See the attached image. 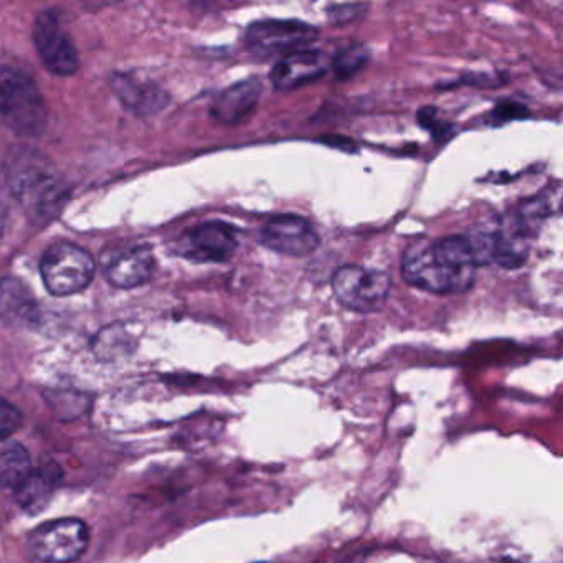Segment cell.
I'll return each instance as SVG.
<instances>
[{
    "label": "cell",
    "instance_id": "1",
    "mask_svg": "<svg viewBox=\"0 0 563 563\" xmlns=\"http://www.w3.org/2000/svg\"><path fill=\"white\" fill-rule=\"evenodd\" d=\"M408 285L433 295H461L476 283L477 265L466 236L420 239L408 246L401 260Z\"/></svg>",
    "mask_w": 563,
    "mask_h": 563
},
{
    "label": "cell",
    "instance_id": "2",
    "mask_svg": "<svg viewBox=\"0 0 563 563\" xmlns=\"http://www.w3.org/2000/svg\"><path fill=\"white\" fill-rule=\"evenodd\" d=\"M12 196L32 222L47 223L60 213L68 199L67 186L55 167L34 151H18L8 164Z\"/></svg>",
    "mask_w": 563,
    "mask_h": 563
},
{
    "label": "cell",
    "instance_id": "3",
    "mask_svg": "<svg viewBox=\"0 0 563 563\" xmlns=\"http://www.w3.org/2000/svg\"><path fill=\"white\" fill-rule=\"evenodd\" d=\"M0 121L21 136H41L47 126V107L29 75L0 65Z\"/></svg>",
    "mask_w": 563,
    "mask_h": 563
},
{
    "label": "cell",
    "instance_id": "4",
    "mask_svg": "<svg viewBox=\"0 0 563 563\" xmlns=\"http://www.w3.org/2000/svg\"><path fill=\"white\" fill-rule=\"evenodd\" d=\"M476 265H496L517 269L526 265L533 236L517 222L512 213L500 217L494 225H484L466 235Z\"/></svg>",
    "mask_w": 563,
    "mask_h": 563
},
{
    "label": "cell",
    "instance_id": "5",
    "mask_svg": "<svg viewBox=\"0 0 563 563\" xmlns=\"http://www.w3.org/2000/svg\"><path fill=\"white\" fill-rule=\"evenodd\" d=\"M90 543V530L80 519L48 520L32 530L27 552L35 563H74Z\"/></svg>",
    "mask_w": 563,
    "mask_h": 563
},
{
    "label": "cell",
    "instance_id": "6",
    "mask_svg": "<svg viewBox=\"0 0 563 563\" xmlns=\"http://www.w3.org/2000/svg\"><path fill=\"white\" fill-rule=\"evenodd\" d=\"M41 273L52 295H77L93 282L95 262L87 250L74 243H55L42 258Z\"/></svg>",
    "mask_w": 563,
    "mask_h": 563
},
{
    "label": "cell",
    "instance_id": "7",
    "mask_svg": "<svg viewBox=\"0 0 563 563\" xmlns=\"http://www.w3.org/2000/svg\"><path fill=\"white\" fill-rule=\"evenodd\" d=\"M391 279L385 272L344 265L332 276L335 299L349 311L377 312L390 296Z\"/></svg>",
    "mask_w": 563,
    "mask_h": 563
},
{
    "label": "cell",
    "instance_id": "8",
    "mask_svg": "<svg viewBox=\"0 0 563 563\" xmlns=\"http://www.w3.org/2000/svg\"><path fill=\"white\" fill-rule=\"evenodd\" d=\"M319 32L312 25L299 21H279L266 19L256 21L246 29L245 45L255 57H278L305 51L318 38Z\"/></svg>",
    "mask_w": 563,
    "mask_h": 563
},
{
    "label": "cell",
    "instance_id": "9",
    "mask_svg": "<svg viewBox=\"0 0 563 563\" xmlns=\"http://www.w3.org/2000/svg\"><path fill=\"white\" fill-rule=\"evenodd\" d=\"M34 42L45 67L58 77H70L80 67L77 48L70 35L62 25L60 15L55 11H45L38 15L34 25Z\"/></svg>",
    "mask_w": 563,
    "mask_h": 563
},
{
    "label": "cell",
    "instance_id": "10",
    "mask_svg": "<svg viewBox=\"0 0 563 563\" xmlns=\"http://www.w3.org/2000/svg\"><path fill=\"white\" fill-rule=\"evenodd\" d=\"M260 243L265 249L291 258L312 255L321 245L318 232L309 220L295 213L276 216L260 232Z\"/></svg>",
    "mask_w": 563,
    "mask_h": 563
},
{
    "label": "cell",
    "instance_id": "11",
    "mask_svg": "<svg viewBox=\"0 0 563 563\" xmlns=\"http://www.w3.org/2000/svg\"><path fill=\"white\" fill-rule=\"evenodd\" d=\"M239 249L235 229L229 223L209 222L184 236L180 253L200 263L229 262Z\"/></svg>",
    "mask_w": 563,
    "mask_h": 563
},
{
    "label": "cell",
    "instance_id": "12",
    "mask_svg": "<svg viewBox=\"0 0 563 563\" xmlns=\"http://www.w3.org/2000/svg\"><path fill=\"white\" fill-rule=\"evenodd\" d=\"M156 262L147 246H124L103 255L104 276L114 288L131 289L150 282Z\"/></svg>",
    "mask_w": 563,
    "mask_h": 563
},
{
    "label": "cell",
    "instance_id": "13",
    "mask_svg": "<svg viewBox=\"0 0 563 563\" xmlns=\"http://www.w3.org/2000/svg\"><path fill=\"white\" fill-rule=\"evenodd\" d=\"M331 67V58L321 51H298L276 62L269 80L278 91H292L319 80Z\"/></svg>",
    "mask_w": 563,
    "mask_h": 563
},
{
    "label": "cell",
    "instance_id": "14",
    "mask_svg": "<svg viewBox=\"0 0 563 563\" xmlns=\"http://www.w3.org/2000/svg\"><path fill=\"white\" fill-rule=\"evenodd\" d=\"M0 319L14 329L37 328L41 322L37 299L21 279H0Z\"/></svg>",
    "mask_w": 563,
    "mask_h": 563
},
{
    "label": "cell",
    "instance_id": "15",
    "mask_svg": "<svg viewBox=\"0 0 563 563\" xmlns=\"http://www.w3.org/2000/svg\"><path fill=\"white\" fill-rule=\"evenodd\" d=\"M262 81L258 78H249V80L239 81L232 87L217 95L213 100L210 113L220 123L239 124L249 120L256 108H258L260 98H262Z\"/></svg>",
    "mask_w": 563,
    "mask_h": 563
},
{
    "label": "cell",
    "instance_id": "16",
    "mask_svg": "<svg viewBox=\"0 0 563 563\" xmlns=\"http://www.w3.org/2000/svg\"><path fill=\"white\" fill-rule=\"evenodd\" d=\"M113 90L121 103L140 117L157 113L169 101V97L157 85L137 80L133 75H117L113 78Z\"/></svg>",
    "mask_w": 563,
    "mask_h": 563
},
{
    "label": "cell",
    "instance_id": "17",
    "mask_svg": "<svg viewBox=\"0 0 563 563\" xmlns=\"http://www.w3.org/2000/svg\"><path fill=\"white\" fill-rule=\"evenodd\" d=\"M60 481V466L54 461H45L15 489L22 509L29 514L42 512L51 503Z\"/></svg>",
    "mask_w": 563,
    "mask_h": 563
},
{
    "label": "cell",
    "instance_id": "18",
    "mask_svg": "<svg viewBox=\"0 0 563 563\" xmlns=\"http://www.w3.org/2000/svg\"><path fill=\"white\" fill-rule=\"evenodd\" d=\"M32 461L29 451L18 441H0V486L18 489L31 476Z\"/></svg>",
    "mask_w": 563,
    "mask_h": 563
},
{
    "label": "cell",
    "instance_id": "19",
    "mask_svg": "<svg viewBox=\"0 0 563 563\" xmlns=\"http://www.w3.org/2000/svg\"><path fill=\"white\" fill-rule=\"evenodd\" d=\"M368 51L361 44L341 48L331 60L332 74L339 81L352 80L367 65Z\"/></svg>",
    "mask_w": 563,
    "mask_h": 563
},
{
    "label": "cell",
    "instance_id": "20",
    "mask_svg": "<svg viewBox=\"0 0 563 563\" xmlns=\"http://www.w3.org/2000/svg\"><path fill=\"white\" fill-rule=\"evenodd\" d=\"M22 423H24V417L19 408L5 398H0V441L9 440L15 431H19Z\"/></svg>",
    "mask_w": 563,
    "mask_h": 563
},
{
    "label": "cell",
    "instance_id": "21",
    "mask_svg": "<svg viewBox=\"0 0 563 563\" xmlns=\"http://www.w3.org/2000/svg\"><path fill=\"white\" fill-rule=\"evenodd\" d=\"M365 4H334L329 5L328 18L332 25H345L357 21L367 11Z\"/></svg>",
    "mask_w": 563,
    "mask_h": 563
},
{
    "label": "cell",
    "instance_id": "22",
    "mask_svg": "<svg viewBox=\"0 0 563 563\" xmlns=\"http://www.w3.org/2000/svg\"><path fill=\"white\" fill-rule=\"evenodd\" d=\"M526 108L516 103L499 104V107L496 108V111H494V118H496V121L519 120V118L526 117Z\"/></svg>",
    "mask_w": 563,
    "mask_h": 563
}]
</instances>
